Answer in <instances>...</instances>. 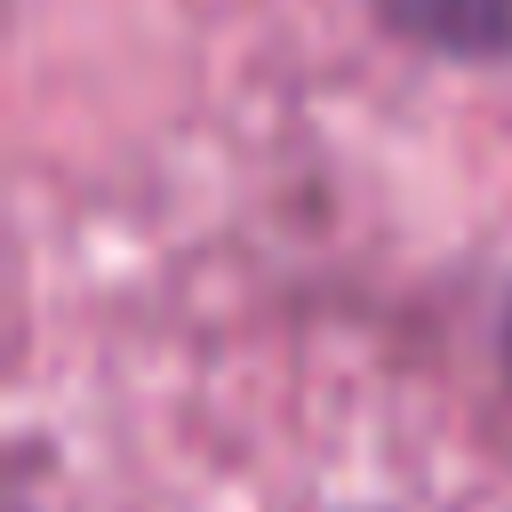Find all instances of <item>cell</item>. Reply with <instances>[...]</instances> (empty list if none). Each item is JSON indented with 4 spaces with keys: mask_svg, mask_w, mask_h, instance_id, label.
Segmentation results:
<instances>
[{
    "mask_svg": "<svg viewBox=\"0 0 512 512\" xmlns=\"http://www.w3.org/2000/svg\"><path fill=\"white\" fill-rule=\"evenodd\" d=\"M392 16L432 48H512V0H392Z\"/></svg>",
    "mask_w": 512,
    "mask_h": 512,
    "instance_id": "obj_1",
    "label": "cell"
},
{
    "mask_svg": "<svg viewBox=\"0 0 512 512\" xmlns=\"http://www.w3.org/2000/svg\"><path fill=\"white\" fill-rule=\"evenodd\" d=\"M504 368H512V312H504Z\"/></svg>",
    "mask_w": 512,
    "mask_h": 512,
    "instance_id": "obj_2",
    "label": "cell"
}]
</instances>
